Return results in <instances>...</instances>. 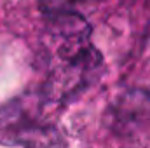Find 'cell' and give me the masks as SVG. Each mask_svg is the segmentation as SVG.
I'll list each match as a JSON object with an SVG mask.
<instances>
[{
    "mask_svg": "<svg viewBox=\"0 0 150 148\" xmlns=\"http://www.w3.org/2000/svg\"><path fill=\"white\" fill-rule=\"evenodd\" d=\"M113 127L127 138L150 134V94L145 91H129L112 111Z\"/></svg>",
    "mask_w": 150,
    "mask_h": 148,
    "instance_id": "3",
    "label": "cell"
},
{
    "mask_svg": "<svg viewBox=\"0 0 150 148\" xmlns=\"http://www.w3.org/2000/svg\"><path fill=\"white\" fill-rule=\"evenodd\" d=\"M40 7L51 14V16H58V14H68L72 9H75V5L89 2V0H38Z\"/></svg>",
    "mask_w": 150,
    "mask_h": 148,
    "instance_id": "4",
    "label": "cell"
},
{
    "mask_svg": "<svg viewBox=\"0 0 150 148\" xmlns=\"http://www.w3.org/2000/svg\"><path fill=\"white\" fill-rule=\"evenodd\" d=\"M49 35V73L45 92L65 101L84 91L101 68V56L89 42L86 21L75 14L54 16Z\"/></svg>",
    "mask_w": 150,
    "mask_h": 148,
    "instance_id": "1",
    "label": "cell"
},
{
    "mask_svg": "<svg viewBox=\"0 0 150 148\" xmlns=\"http://www.w3.org/2000/svg\"><path fill=\"white\" fill-rule=\"evenodd\" d=\"M0 141L23 148H65L59 131L23 101L0 108Z\"/></svg>",
    "mask_w": 150,
    "mask_h": 148,
    "instance_id": "2",
    "label": "cell"
}]
</instances>
